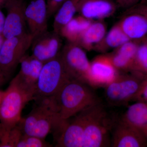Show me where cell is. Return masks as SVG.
Here are the masks:
<instances>
[{
  "instance_id": "cell-1",
  "label": "cell",
  "mask_w": 147,
  "mask_h": 147,
  "mask_svg": "<svg viewBox=\"0 0 147 147\" xmlns=\"http://www.w3.org/2000/svg\"><path fill=\"white\" fill-rule=\"evenodd\" d=\"M35 101V105L31 112L22 117L17 125L23 134L45 139L52 134L62 119L54 96Z\"/></svg>"
},
{
  "instance_id": "cell-2",
  "label": "cell",
  "mask_w": 147,
  "mask_h": 147,
  "mask_svg": "<svg viewBox=\"0 0 147 147\" xmlns=\"http://www.w3.org/2000/svg\"><path fill=\"white\" fill-rule=\"evenodd\" d=\"M55 96L61 119L66 120L100 102L86 83L76 79L68 80Z\"/></svg>"
},
{
  "instance_id": "cell-3",
  "label": "cell",
  "mask_w": 147,
  "mask_h": 147,
  "mask_svg": "<svg viewBox=\"0 0 147 147\" xmlns=\"http://www.w3.org/2000/svg\"><path fill=\"white\" fill-rule=\"evenodd\" d=\"M84 124V147L111 146L109 132L114 123L101 101L81 111Z\"/></svg>"
},
{
  "instance_id": "cell-4",
  "label": "cell",
  "mask_w": 147,
  "mask_h": 147,
  "mask_svg": "<svg viewBox=\"0 0 147 147\" xmlns=\"http://www.w3.org/2000/svg\"><path fill=\"white\" fill-rule=\"evenodd\" d=\"M33 99V95L23 88L13 78L5 91L0 104V123L8 129L16 127L22 118L24 107Z\"/></svg>"
},
{
  "instance_id": "cell-5",
  "label": "cell",
  "mask_w": 147,
  "mask_h": 147,
  "mask_svg": "<svg viewBox=\"0 0 147 147\" xmlns=\"http://www.w3.org/2000/svg\"><path fill=\"white\" fill-rule=\"evenodd\" d=\"M70 79L60 53L56 57L44 63L35 90L33 100L55 95Z\"/></svg>"
},
{
  "instance_id": "cell-6",
  "label": "cell",
  "mask_w": 147,
  "mask_h": 147,
  "mask_svg": "<svg viewBox=\"0 0 147 147\" xmlns=\"http://www.w3.org/2000/svg\"><path fill=\"white\" fill-rule=\"evenodd\" d=\"M33 37L29 32L6 38L0 50V70L8 79L32 46Z\"/></svg>"
},
{
  "instance_id": "cell-7",
  "label": "cell",
  "mask_w": 147,
  "mask_h": 147,
  "mask_svg": "<svg viewBox=\"0 0 147 147\" xmlns=\"http://www.w3.org/2000/svg\"><path fill=\"white\" fill-rule=\"evenodd\" d=\"M143 80L137 75L119 74L113 82L104 87L106 100L110 105H119L135 99Z\"/></svg>"
},
{
  "instance_id": "cell-8",
  "label": "cell",
  "mask_w": 147,
  "mask_h": 147,
  "mask_svg": "<svg viewBox=\"0 0 147 147\" xmlns=\"http://www.w3.org/2000/svg\"><path fill=\"white\" fill-rule=\"evenodd\" d=\"M60 55L64 67L70 79L88 84L90 62L84 49L76 43L68 42L61 51Z\"/></svg>"
},
{
  "instance_id": "cell-9",
  "label": "cell",
  "mask_w": 147,
  "mask_h": 147,
  "mask_svg": "<svg viewBox=\"0 0 147 147\" xmlns=\"http://www.w3.org/2000/svg\"><path fill=\"white\" fill-rule=\"evenodd\" d=\"M55 147H84V124L81 113L62 120L53 131Z\"/></svg>"
},
{
  "instance_id": "cell-10",
  "label": "cell",
  "mask_w": 147,
  "mask_h": 147,
  "mask_svg": "<svg viewBox=\"0 0 147 147\" xmlns=\"http://www.w3.org/2000/svg\"><path fill=\"white\" fill-rule=\"evenodd\" d=\"M128 9L118 24L130 40L142 39L147 34V5L136 4Z\"/></svg>"
},
{
  "instance_id": "cell-11",
  "label": "cell",
  "mask_w": 147,
  "mask_h": 147,
  "mask_svg": "<svg viewBox=\"0 0 147 147\" xmlns=\"http://www.w3.org/2000/svg\"><path fill=\"white\" fill-rule=\"evenodd\" d=\"M4 7L7 12L2 33L5 39L27 32L26 31V5L24 0H9Z\"/></svg>"
},
{
  "instance_id": "cell-12",
  "label": "cell",
  "mask_w": 147,
  "mask_h": 147,
  "mask_svg": "<svg viewBox=\"0 0 147 147\" xmlns=\"http://www.w3.org/2000/svg\"><path fill=\"white\" fill-rule=\"evenodd\" d=\"M26 22L29 32L35 39L48 32L47 1L33 0L26 6Z\"/></svg>"
},
{
  "instance_id": "cell-13",
  "label": "cell",
  "mask_w": 147,
  "mask_h": 147,
  "mask_svg": "<svg viewBox=\"0 0 147 147\" xmlns=\"http://www.w3.org/2000/svg\"><path fill=\"white\" fill-rule=\"evenodd\" d=\"M109 56H98L90 63L88 84L91 87H105L119 74Z\"/></svg>"
},
{
  "instance_id": "cell-14",
  "label": "cell",
  "mask_w": 147,
  "mask_h": 147,
  "mask_svg": "<svg viewBox=\"0 0 147 147\" xmlns=\"http://www.w3.org/2000/svg\"><path fill=\"white\" fill-rule=\"evenodd\" d=\"M61 45L59 34L53 31L47 32L34 40L32 56L45 63L59 54Z\"/></svg>"
},
{
  "instance_id": "cell-15",
  "label": "cell",
  "mask_w": 147,
  "mask_h": 147,
  "mask_svg": "<svg viewBox=\"0 0 147 147\" xmlns=\"http://www.w3.org/2000/svg\"><path fill=\"white\" fill-rule=\"evenodd\" d=\"M111 146L140 147L146 146L147 141L141 130L120 120L112 128Z\"/></svg>"
},
{
  "instance_id": "cell-16",
  "label": "cell",
  "mask_w": 147,
  "mask_h": 147,
  "mask_svg": "<svg viewBox=\"0 0 147 147\" xmlns=\"http://www.w3.org/2000/svg\"><path fill=\"white\" fill-rule=\"evenodd\" d=\"M20 64L21 69L14 78L23 88L34 96L44 63L32 55H26L21 59Z\"/></svg>"
},
{
  "instance_id": "cell-17",
  "label": "cell",
  "mask_w": 147,
  "mask_h": 147,
  "mask_svg": "<svg viewBox=\"0 0 147 147\" xmlns=\"http://www.w3.org/2000/svg\"><path fill=\"white\" fill-rule=\"evenodd\" d=\"M116 7L113 0H82L78 12L91 21L102 20L112 16L116 11Z\"/></svg>"
},
{
  "instance_id": "cell-18",
  "label": "cell",
  "mask_w": 147,
  "mask_h": 147,
  "mask_svg": "<svg viewBox=\"0 0 147 147\" xmlns=\"http://www.w3.org/2000/svg\"><path fill=\"white\" fill-rule=\"evenodd\" d=\"M106 33L107 29L104 23L92 21L82 34L77 44L84 50H92L102 41Z\"/></svg>"
},
{
  "instance_id": "cell-19",
  "label": "cell",
  "mask_w": 147,
  "mask_h": 147,
  "mask_svg": "<svg viewBox=\"0 0 147 147\" xmlns=\"http://www.w3.org/2000/svg\"><path fill=\"white\" fill-rule=\"evenodd\" d=\"M120 120L142 131L147 125V101H138L130 105Z\"/></svg>"
},
{
  "instance_id": "cell-20",
  "label": "cell",
  "mask_w": 147,
  "mask_h": 147,
  "mask_svg": "<svg viewBox=\"0 0 147 147\" xmlns=\"http://www.w3.org/2000/svg\"><path fill=\"white\" fill-rule=\"evenodd\" d=\"M92 22L81 15L74 16L61 29L59 34L65 38L68 42L77 44L82 34Z\"/></svg>"
},
{
  "instance_id": "cell-21",
  "label": "cell",
  "mask_w": 147,
  "mask_h": 147,
  "mask_svg": "<svg viewBox=\"0 0 147 147\" xmlns=\"http://www.w3.org/2000/svg\"><path fill=\"white\" fill-rule=\"evenodd\" d=\"M82 0H66L55 14L53 31L59 33L61 29L74 17L78 12Z\"/></svg>"
},
{
  "instance_id": "cell-22",
  "label": "cell",
  "mask_w": 147,
  "mask_h": 147,
  "mask_svg": "<svg viewBox=\"0 0 147 147\" xmlns=\"http://www.w3.org/2000/svg\"><path fill=\"white\" fill-rule=\"evenodd\" d=\"M130 40L118 24L111 28L102 41L95 48L101 51L108 49H117Z\"/></svg>"
},
{
  "instance_id": "cell-23",
  "label": "cell",
  "mask_w": 147,
  "mask_h": 147,
  "mask_svg": "<svg viewBox=\"0 0 147 147\" xmlns=\"http://www.w3.org/2000/svg\"><path fill=\"white\" fill-rule=\"evenodd\" d=\"M21 135L22 132L17 126L8 129L0 123L1 147H16Z\"/></svg>"
},
{
  "instance_id": "cell-24",
  "label": "cell",
  "mask_w": 147,
  "mask_h": 147,
  "mask_svg": "<svg viewBox=\"0 0 147 147\" xmlns=\"http://www.w3.org/2000/svg\"><path fill=\"white\" fill-rule=\"evenodd\" d=\"M131 71L137 74L139 72L147 73V45L146 43L138 46Z\"/></svg>"
},
{
  "instance_id": "cell-25",
  "label": "cell",
  "mask_w": 147,
  "mask_h": 147,
  "mask_svg": "<svg viewBox=\"0 0 147 147\" xmlns=\"http://www.w3.org/2000/svg\"><path fill=\"white\" fill-rule=\"evenodd\" d=\"M53 145L45 139L36 136L22 134L16 147H51Z\"/></svg>"
},
{
  "instance_id": "cell-26",
  "label": "cell",
  "mask_w": 147,
  "mask_h": 147,
  "mask_svg": "<svg viewBox=\"0 0 147 147\" xmlns=\"http://www.w3.org/2000/svg\"><path fill=\"white\" fill-rule=\"evenodd\" d=\"M66 0H47V17L54 15Z\"/></svg>"
},
{
  "instance_id": "cell-27",
  "label": "cell",
  "mask_w": 147,
  "mask_h": 147,
  "mask_svg": "<svg viewBox=\"0 0 147 147\" xmlns=\"http://www.w3.org/2000/svg\"><path fill=\"white\" fill-rule=\"evenodd\" d=\"M135 99L138 101H147V76L143 80L142 86Z\"/></svg>"
},
{
  "instance_id": "cell-28",
  "label": "cell",
  "mask_w": 147,
  "mask_h": 147,
  "mask_svg": "<svg viewBox=\"0 0 147 147\" xmlns=\"http://www.w3.org/2000/svg\"><path fill=\"white\" fill-rule=\"evenodd\" d=\"M139 0H116L117 4L123 8L128 9L137 4Z\"/></svg>"
},
{
  "instance_id": "cell-29",
  "label": "cell",
  "mask_w": 147,
  "mask_h": 147,
  "mask_svg": "<svg viewBox=\"0 0 147 147\" xmlns=\"http://www.w3.org/2000/svg\"><path fill=\"white\" fill-rule=\"evenodd\" d=\"M5 20V16L0 9V34L3 33L4 28Z\"/></svg>"
},
{
  "instance_id": "cell-30",
  "label": "cell",
  "mask_w": 147,
  "mask_h": 147,
  "mask_svg": "<svg viewBox=\"0 0 147 147\" xmlns=\"http://www.w3.org/2000/svg\"><path fill=\"white\" fill-rule=\"evenodd\" d=\"M7 78L6 77L4 74L1 70H0V87L3 86L7 80Z\"/></svg>"
},
{
  "instance_id": "cell-31",
  "label": "cell",
  "mask_w": 147,
  "mask_h": 147,
  "mask_svg": "<svg viewBox=\"0 0 147 147\" xmlns=\"http://www.w3.org/2000/svg\"><path fill=\"white\" fill-rule=\"evenodd\" d=\"M9 0H0V9L4 7L6 4Z\"/></svg>"
},
{
  "instance_id": "cell-32",
  "label": "cell",
  "mask_w": 147,
  "mask_h": 147,
  "mask_svg": "<svg viewBox=\"0 0 147 147\" xmlns=\"http://www.w3.org/2000/svg\"><path fill=\"white\" fill-rule=\"evenodd\" d=\"M5 38L2 34H0V50H1V48L2 46L3 43L4 41Z\"/></svg>"
},
{
  "instance_id": "cell-33",
  "label": "cell",
  "mask_w": 147,
  "mask_h": 147,
  "mask_svg": "<svg viewBox=\"0 0 147 147\" xmlns=\"http://www.w3.org/2000/svg\"><path fill=\"white\" fill-rule=\"evenodd\" d=\"M142 133L144 134L145 138H146V140L147 141V125L142 130Z\"/></svg>"
},
{
  "instance_id": "cell-34",
  "label": "cell",
  "mask_w": 147,
  "mask_h": 147,
  "mask_svg": "<svg viewBox=\"0 0 147 147\" xmlns=\"http://www.w3.org/2000/svg\"><path fill=\"white\" fill-rule=\"evenodd\" d=\"M5 91H3L0 90V104H1V102L2 100Z\"/></svg>"
},
{
  "instance_id": "cell-35",
  "label": "cell",
  "mask_w": 147,
  "mask_h": 147,
  "mask_svg": "<svg viewBox=\"0 0 147 147\" xmlns=\"http://www.w3.org/2000/svg\"><path fill=\"white\" fill-rule=\"evenodd\" d=\"M0 147H1V144H0Z\"/></svg>"
},
{
  "instance_id": "cell-36",
  "label": "cell",
  "mask_w": 147,
  "mask_h": 147,
  "mask_svg": "<svg viewBox=\"0 0 147 147\" xmlns=\"http://www.w3.org/2000/svg\"><path fill=\"white\" fill-rule=\"evenodd\" d=\"M146 44L147 45V42L146 43Z\"/></svg>"
}]
</instances>
